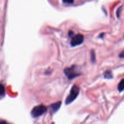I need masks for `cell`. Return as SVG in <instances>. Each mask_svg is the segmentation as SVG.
Here are the masks:
<instances>
[{"mask_svg": "<svg viewBox=\"0 0 124 124\" xmlns=\"http://www.w3.org/2000/svg\"><path fill=\"white\" fill-rule=\"evenodd\" d=\"M46 111H47V108L46 106L43 105H39L35 107L31 110V115L32 117H37L45 113Z\"/></svg>", "mask_w": 124, "mask_h": 124, "instance_id": "obj_3", "label": "cell"}, {"mask_svg": "<svg viewBox=\"0 0 124 124\" xmlns=\"http://www.w3.org/2000/svg\"><path fill=\"white\" fill-rule=\"evenodd\" d=\"M5 93V87L2 84H0V96L4 95Z\"/></svg>", "mask_w": 124, "mask_h": 124, "instance_id": "obj_9", "label": "cell"}, {"mask_svg": "<svg viewBox=\"0 0 124 124\" xmlns=\"http://www.w3.org/2000/svg\"><path fill=\"white\" fill-rule=\"evenodd\" d=\"M90 55H91V61H92V62L94 63L96 62V54H95V52H94V50H91Z\"/></svg>", "mask_w": 124, "mask_h": 124, "instance_id": "obj_8", "label": "cell"}, {"mask_svg": "<svg viewBox=\"0 0 124 124\" xmlns=\"http://www.w3.org/2000/svg\"><path fill=\"white\" fill-rule=\"evenodd\" d=\"M117 89L119 92H122V91L124 90V79L121 80L119 82L118 85H117Z\"/></svg>", "mask_w": 124, "mask_h": 124, "instance_id": "obj_7", "label": "cell"}, {"mask_svg": "<svg viewBox=\"0 0 124 124\" xmlns=\"http://www.w3.org/2000/svg\"><path fill=\"white\" fill-rule=\"evenodd\" d=\"M73 1H65V0H64V1H63V2L67 4H72L73 3Z\"/></svg>", "mask_w": 124, "mask_h": 124, "instance_id": "obj_11", "label": "cell"}, {"mask_svg": "<svg viewBox=\"0 0 124 124\" xmlns=\"http://www.w3.org/2000/svg\"><path fill=\"white\" fill-rule=\"evenodd\" d=\"M64 73L69 79H72L81 75V73L78 70V68L76 65H72L70 67L64 69Z\"/></svg>", "mask_w": 124, "mask_h": 124, "instance_id": "obj_2", "label": "cell"}, {"mask_svg": "<svg viewBox=\"0 0 124 124\" xmlns=\"http://www.w3.org/2000/svg\"><path fill=\"white\" fill-rule=\"evenodd\" d=\"M0 124H9L7 123V122H6V121H1V122H0Z\"/></svg>", "mask_w": 124, "mask_h": 124, "instance_id": "obj_13", "label": "cell"}, {"mask_svg": "<svg viewBox=\"0 0 124 124\" xmlns=\"http://www.w3.org/2000/svg\"><path fill=\"white\" fill-rule=\"evenodd\" d=\"M104 77L105 79H112L113 78V74L110 70H107L104 72Z\"/></svg>", "mask_w": 124, "mask_h": 124, "instance_id": "obj_6", "label": "cell"}, {"mask_svg": "<svg viewBox=\"0 0 124 124\" xmlns=\"http://www.w3.org/2000/svg\"><path fill=\"white\" fill-rule=\"evenodd\" d=\"M61 105V102H56L54 103V104H52L50 107V112L52 114L55 113L60 108Z\"/></svg>", "mask_w": 124, "mask_h": 124, "instance_id": "obj_5", "label": "cell"}, {"mask_svg": "<svg viewBox=\"0 0 124 124\" xmlns=\"http://www.w3.org/2000/svg\"><path fill=\"white\" fill-rule=\"evenodd\" d=\"M79 93V88L76 85H74L70 90L69 96L67 97L66 99H65V104L69 105L73 102L78 96Z\"/></svg>", "mask_w": 124, "mask_h": 124, "instance_id": "obj_1", "label": "cell"}, {"mask_svg": "<svg viewBox=\"0 0 124 124\" xmlns=\"http://www.w3.org/2000/svg\"><path fill=\"white\" fill-rule=\"evenodd\" d=\"M84 40V37L81 34H78V35H75L73 37L71 38V46L73 47L81 45Z\"/></svg>", "mask_w": 124, "mask_h": 124, "instance_id": "obj_4", "label": "cell"}, {"mask_svg": "<svg viewBox=\"0 0 124 124\" xmlns=\"http://www.w3.org/2000/svg\"><path fill=\"white\" fill-rule=\"evenodd\" d=\"M122 6H121V7H120L119 8H118V9H117V11H116V16H117V18H119L120 14H121V11H122Z\"/></svg>", "mask_w": 124, "mask_h": 124, "instance_id": "obj_10", "label": "cell"}, {"mask_svg": "<svg viewBox=\"0 0 124 124\" xmlns=\"http://www.w3.org/2000/svg\"><path fill=\"white\" fill-rule=\"evenodd\" d=\"M119 58H124V50L122 51L119 54Z\"/></svg>", "mask_w": 124, "mask_h": 124, "instance_id": "obj_12", "label": "cell"}]
</instances>
